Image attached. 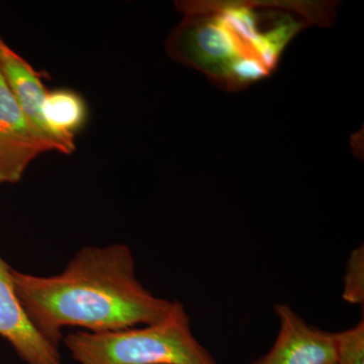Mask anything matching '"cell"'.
Returning a JSON list of instances; mask_svg holds the SVG:
<instances>
[{
  "label": "cell",
  "instance_id": "6da1fadb",
  "mask_svg": "<svg viewBox=\"0 0 364 364\" xmlns=\"http://www.w3.org/2000/svg\"><path fill=\"white\" fill-rule=\"evenodd\" d=\"M13 279L33 324L57 346L64 328L104 333L150 325L166 317L174 303L136 279L133 253L124 244L80 249L52 277L13 269Z\"/></svg>",
  "mask_w": 364,
  "mask_h": 364
},
{
  "label": "cell",
  "instance_id": "7a4b0ae2",
  "mask_svg": "<svg viewBox=\"0 0 364 364\" xmlns=\"http://www.w3.org/2000/svg\"><path fill=\"white\" fill-rule=\"evenodd\" d=\"M178 6L183 18L167 41L170 56L229 91L270 75L301 28L327 21L314 4L186 1Z\"/></svg>",
  "mask_w": 364,
  "mask_h": 364
},
{
  "label": "cell",
  "instance_id": "3957f363",
  "mask_svg": "<svg viewBox=\"0 0 364 364\" xmlns=\"http://www.w3.org/2000/svg\"><path fill=\"white\" fill-rule=\"evenodd\" d=\"M63 342L78 364H219L196 338L177 301L159 322L119 331H77Z\"/></svg>",
  "mask_w": 364,
  "mask_h": 364
},
{
  "label": "cell",
  "instance_id": "277c9868",
  "mask_svg": "<svg viewBox=\"0 0 364 364\" xmlns=\"http://www.w3.org/2000/svg\"><path fill=\"white\" fill-rule=\"evenodd\" d=\"M0 337L28 364H62L59 346L33 324L21 304L13 279V268L0 257Z\"/></svg>",
  "mask_w": 364,
  "mask_h": 364
},
{
  "label": "cell",
  "instance_id": "5b68a950",
  "mask_svg": "<svg viewBox=\"0 0 364 364\" xmlns=\"http://www.w3.org/2000/svg\"><path fill=\"white\" fill-rule=\"evenodd\" d=\"M274 313L279 322L277 340L252 364H336L334 334L308 324L284 304L275 306Z\"/></svg>",
  "mask_w": 364,
  "mask_h": 364
},
{
  "label": "cell",
  "instance_id": "8992f818",
  "mask_svg": "<svg viewBox=\"0 0 364 364\" xmlns=\"http://www.w3.org/2000/svg\"><path fill=\"white\" fill-rule=\"evenodd\" d=\"M45 151L49 149L23 116L0 70V184L20 181Z\"/></svg>",
  "mask_w": 364,
  "mask_h": 364
},
{
  "label": "cell",
  "instance_id": "52a82bcc",
  "mask_svg": "<svg viewBox=\"0 0 364 364\" xmlns=\"http://www.w3.org/2000/svg\"><path fill=\"white\" fill-rule=\"evenodd\" d=\"M0 70L23 116L48 149L67 154L61 144L48 130L43 119V104L48 91L40 74L2 39H0Z\"/></svg>",
  "mask_w": 364,
  "mask_h": 364
},
{
  "label": "cell",
  "instance_id": "ba28073f",
  "mask_svg": "<svg viewBox=\"0 0 364 364\" xmlns=\"http://www.w3.org/2000/svg\"><path fill=\"white\" fill-rule=\"evenodd\" d=\"M46 127L67 154L75 150V134L85 123L87 109L77 93L68 90L48 92L42 109Z\"/></svg>",
  "mask_w": 364,
  "mask_h": 364
},
{
  "label": "cell",
  "instance_id": "9c48e42d",
  "mask_svg": "<svg viewBox=\"0 0 364 364\" xmlns=\"http://www.w3.org/2000/svg\"><path fill=\"white\" fill-rule=\"evenodd\" d=\"M342 298L351 305L364 304V248L352 251L345 267Z\"/></svg>",
  "mask_w": 364,
  "mask_h": 364
},
{
  "label": "cell",
  "instance_id": "30bf717a",
  "mask_svg": "<svg viewBox=\"0 0 364 364\" xmlns=\"http://www.w3.org/2000/svg\"><path fill=\"white\" fill-rule=\"evenodd\" d=\"M336 364H364V322L334 334Z\"/></svg>",
  "mask_w": 364,
  "mask_h": 364
},
{
  "label": "cell",
  "instance_id": "8fae6325",
  "mask_svg": "<svg viewBox=\"0 0 364 364\" xmlns=\"http://www.w3.org/2000/svg\"><path fill=\"white\" fill-rule=\"evenodd\" d=\"M0 39H1V38H0Z\"/></svg>",
  "mask_w": 364,
  "mask_h": 364
}]
</instances>
